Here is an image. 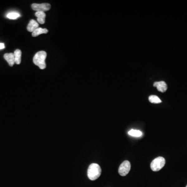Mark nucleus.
<instances>
[{
	"label": "nucleus",
	"instance_id": "f257e3e1",
	"mask_svg": "<svg viewBox=\"0 0 187 187\" xmlns=\"http://www.w3.org/2000/svg\"><path fill=\"white\" fill-rule=\"evenodd\" d=\"M101 169L96 163L91 164L87 170V176L90 180H95L101 175Z\"/></svg>",
	"mask_w": 187,
	"mask_h": 187
},
{
	"label": "nucleus",
	"instance_id": "f03ea898",
	"mask_svg": "<svg viewBox=\"0 0 187 187\" xmlns=\"http://www.w3.org/2000/svg\"><path fill=\"white\" fill-rule=\"evenodd\" d=\"M47 54L45 51H40L36 53L34 55L33 61L36 65H37L41 69H44L46 67L45 63V59L46 58Z\"/></svg>",
	"mask_w": 187,
	"mask_h": 187
},
{
	"label": "nucleus",
	"instance_id": "7ed1b4c3",
	"mask_svg": "<svg viewBox=\"0 0 187 187\" xmlns=\"http://www.w3.org/2000/svg\"><path fill=\"white\" fill-rule=\"evenodd\" d=\"M165 164V159L161 156H159L152 161L150 166L153 171H157L161 170L164 166Z\"/></svg>",
	"mask_w": 187,
	"mask_h": 187
},
{
	"label": "nucleus",
	"instance_id": "20e7f679",
	"mask_svg": "<svg viewBox=\"0 0 187 187\" xmlns=\"http://www.w3.org/2000/svg\"><path fill=\"white\" fill-rule=\"evenodd\" d=\"M131 168V163L128 161H124L118 168V173L121 176H126L129 173Z\"/></svg>",
	"mask_w": 187,
	"mask_h": 187
},
{
	"label": "nucleus",
	"instance_id": "39448f33",
	"mask_svg": "<svg viewBox=\"0 0 187 187\" xmlns=\"http://www.w3.org/2000/svg\"><path fill=\"white\" fill-rule=\"evenodd\" d=\"M33 10L36 11V12H44L48 11L50 9L51 5L48 3H42V4H36L34 3L31 5Z\"/></svg>",
	"mask_w": 187,
	"mask_h": 187
},
{
	"label": "nucleus",
	"instance_id": "423d86ee",
	"mask_svg": "<svg viewBox=\"0 0 187 187\" xmlns=\"http://www.w3.org/2000/svg\"><path fill=\"white\" fill-rule=\"evenodd\" d=\"M153 86L156 87L157 90L162 93H164L166 92L167 89L166 83L164 81L156 82L153 84Z\"/></svg>",
	"mask_w": 187,
	"mask_h": 187
},
{
	"label": "nucleus",
	"instance_id": "0eeeda50",
	"mask_svg": "<svg viewBox=\"0 0 187 187\" xmlns=\"http://www.w3.org/2000/svg\"><path fill=\"white\" fill-rule=\"evenodd\" d=\"M4 58L6 61L9 64V66L12 67L14 64H15V57L13 53H6L4 55Z\"/></svg>",
	"mask_w": 187,
	"mask_h": 187
},
{
	"label": "nucleus",
	"instance_id": "6e6552de",
	"mask_svg": "<svg viewBox=\"0 0 187 187\" xmlns=\"http://www.w3.org/2000/svg\"><path fill=\"white\" fill-rule=\"evenodd\" d=\"M39 23H37L36 20L31 19L28 23V26H27V30L29 32H33L36 29H37V28H39Z\"/></svg>",
	"mask_w": 187,
	"mask_h": 187
},
{
	"label": "nucleus",
	"instance_id": "1a4fd4ad",
	"mask_svg": "<svg viewBox=\"0 0 187 187\" xmlns=\"http://www.w3.org/2000/svg\"><path fill=\"white\" fill-rule=\"evenodd\" d=\"M35 16L37 17V22L40 24H44L45 22L46 14L44 12H36Z\"/></svg>",
	"mask_w": 187,
	"mask_h": 187
},
{
	"label": "nucleus",
	"instance_id": "9d476101",
	"mask_svg": "<svg viewBox=\"0 0 187 187\" xmlns=\"http://www.w3.org/2000/svg\"><path fill=\"white\" fill-rule=\"evenodd\" d=\"M14 57H15V64L17 65H19L21 63V61H22V51L20 50L17 49L14 51Z\"/></svg>",
	"mask_w": 187,
	"mask_h": 187
},
{
	"label": "nucleus",
	"instance_id": "9b49d317",
	"mask_svg": "<svg viewBox=\"0 0 187 187\" xmlns=\"http://www.w3.org/2000/svg\"><path fill=\"white\" fill-rule=\"evenodd\" d=\"M48 30L46 29H43L41 28H38L37 29H36L34 32H33L32 36L33 37H36L37 36H39L40 34H43V33H48Z\"/></svg>",
	"mask_w": 187,
	"mask_h": 187
},
{
	"label": "nucleus",
	"instance_id": "f8f14e48",
	"mask_svg": "<svg viewBox=\"0 0 187 187\" xmlns=\"http://www.w3.org/2000/svg\"><path fill=\"white\" fill-rule=\"evenodd\" d=\"M128 134L129 135L132 137H139L141 136L142 135V132L139 130H136V129H131L128 132Z\"/></svg>",
	"mask_w": 187,
	"mask_h": 187
},
{
	"label": "nucleus",
	"instance_id": "ddd939ff",
	"mask_svg": "<svg viewBox=\"0 0 187 187\" xmlns=\"http://www.w3.org/2000/svg\"><path fill=\"white\" fill-rule=\"evenodd\" d=\"M149 100L152 103H162L161 100L156 95H151L149 97Z\"/></svg>",
	"mask_w": 187,
	"mask_h": 187
},
{
	"label": "nucleus",
	"instance_id": "4468645a",
	"mask_svg": "<svg viewBox=\"0 0 187 187\" xmlns=\"http://www.w3.org/2000/svg\"><path fill=\"white\" fill-rule=\"evenodd\" d=\"M20 16V14L17 12H10V13H8L6 16V17H7L9 19H16Z\"/></svg>",
	"mask_w": 187,
	"mask_h": 187
},
{
	"label": "nucleus",
	"instance_id": "2eb2a0df",
	"mask_svg": "<svg viewBox=\"0 0 187 187\" xmlns=\"http://www.w3.org/2000/svg\"><path fill=\"white\" fill-rule=\"evenodd\" d=\"M5 48V45L4 43H0V50H2Z\"/></svg>",
	"mask_w": 187,
	"mask_h": 187
},
{
	"label": "nucleus",
	"instance_id": "dca6fc26",
	"mask_svg": "<svg viewBox=\"0 0 187 187\" xmlns=\"http://www.w3.org/2000/svg\"><path fill=\"white\" fill-rule=\"evenodd\" d=\"M187 187V185H186V187Z\"/></svg>",
	"mask_w": 187,
	"mask_h": 187
}]
</instances>
